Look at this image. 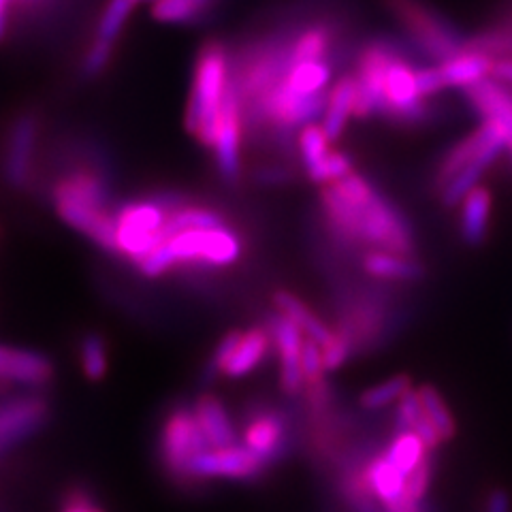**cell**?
Instances as JSON below:
<instances>
[{
	"label": "cell",
	"instance_id": "cell-5",
	"mask_svg": "<svg viewBox=\"0 0 512 512\" xmlns=\"http://www.w3.org/2000/svg\"><path fill=\"white\" fill-rule=\"evenodd\" d=\"M233 88V58L227 45L207 41L192 71V86L186 107V128L203 148L214 146L222 111Z\"/></svg>",
	"mask_w": 512,
	"mask_h": 512
},
{
	"label": "cell",
	"instance_id": "cell-17",
	"mask_svg": "<svg viewBox=\"0 0 512 512\" xmlns=\"http://www.w3.org/2000/svg\"><path fill=\"white\" fill-rule=\"evenodd\" d=\"M267 327L271 338H274V350L278 355L280 389L284 395L295 397L306 389V378H303L301 370V352L306 335L293 320H288L280 312H274L267 318Z\"/></svg>",
	"mask_w": 512,
	"mask_h": 512
},
{
	"label": "cell",
	"instance_id": "cell-26",
	"mask_svg": "<svg viewBox=\"0 0 512 512\" xmlns=\"http://www.w3.org/2000/svg\"><path fill=\"white\" fill-rule=\"evenodd\" d=\"M220 0H146L152 18L160 24L188 26L205 20Z\"/></svg>",
	"mask_w": 512,
	"mask_h": 512
},
{
	"label": "cell",
	"instance_id": "cell-30",
	"mask_svg": "<svg viewBox=\"0 0 512 512\" xmlns=\"http://www.w3.org/2000/svg\"><path fill=\"white\" fill-rule=\"evenodd\" d=\"M480 146H483V128H478L476 133H472L470 137L457 143V146L448 152V156L442 160L440 171H438V186L442 188L448 180H453L455 175L476 156Z\"/></svg>",
	"mask_w": 512,
	"mask_h": 512
},
{
	"label": "cell",
	"instance_id": "cell-24",
	"mask_svg": "<svg viewBox=\"0 0 512 512\" xmlns=\"http://www.w3.org/2000/svg\"><path fill=\"white\" fill-rule=\"evenodd\" d=\"M491 203V192L485 186L472 188L459 203V231L468 244L478 246L485 239L491 218Z\"/></svg>",
	"mask_w": 512,
	"mask_h": 512
},
{
	"label": "cell",
	"instance_id": "cell-25",
	"mask_svg": "<svg viewBox=\"0 0 512 512\" xmlns=\"http://www.w3.org/2000/svg\"><path fill=\"white\" fill-rule=\"evenodd\" d=\"M493 62L478 52H459L451 58L442 60L440 71L446 82V88H474L485 82L491 75Z\"/></svg>",
	"mask_w": 512,
	"mask_h": 512
},
{
	"label": "cell",
	"instance_id": "cell-3",
	"mask_svg": "<svg viewBox=\"0 0 512 512\" xmlns=\"http://www.w3.org/2000/svg\"><path fill=\"white\" fill-rule=\"evenodd\" d=\"M357 118L380 114L391 120L414 122L425 116V96L416 86V71L389 43H370L357 64Z\"/></svg>",
	"mask_w": 512,
	"mask_h": 512
},
{
	"label": "cell",
	"instance_id": "cell-18",
	"mask_svg": "<svg viewBox=\"0 0 512 512\" xmlns=\"http://www.w3.org/2000/svg\"><path fill=\"white\" fill-rule=\"evenodd\" d=\"M54 380V363L39 350L0 346V382L43 389Z\"/></svg>",
	"mask_w": 512,
	"mask_h": 512
},
{
	"label": "cell",
	"instance_id": "cell-20",
	"mask_svg": "<svg viewBox=\"0 0 512 512\" xmlns=\"http://www.w3.org/2000/svg\"><path fill=\"white\" fill-rule=\"evenodd\" d=\"M274 350V338H271L267 325H254L246 329L239 338V344L233 352V357L224 370V376L237 380L250 376L256 367H261L265 359Z\"/></svg>",
	"mask_w": 512,
	"mask_h": 512
},
{
	"label": "cell",
	"instance_id": "cell-28",
	"mask_svg": "<svg viewBox=\"0 0 512 512\" xmlns=\"http://www.w3.org/2000/svg\"><path fill=\"white\" fill-rule=\"evenodd\" d=\"M470 99L480 111H483L485 118H495L506 126L512 148V96L498 86L483 82L470 88Z\"/></svg>",
	"mask_w": 512,
	"mask_h": 512
},
{
	"label": "cell",
	"instance_id": "cell-22",
	"mask_svg": "<svg viewBox=\"0 0 512 512\" xmlns=\"http://www.w3.org/2000/svg\"><path fill=\"white\" fill-rule=\"evenodd\" d=\"M361 265L367 276L384 282H414L423 276L421 265L404 252L370 250Z\"/></svg>",
	"mask_w": 512,
	"mask_h": 512
},
{
	"label": "cell",
	"instance_id": "cell-34",
	"mask_svg": "<svg viewBox=\"0 0 512 512\" xmlns=\"http://www.w3.org/2000/svg\"><path fill=\"white\" fill-rule=\"evenodd\" d=\"M244 331L239 329H233L229 333L222 335V340L216 344V348L212 350V357L210 361H207V367H205V374L207 378H218V376H224V370H227V365L233 357V352L239 344V338H242Z\"/></svg>",
	"mask_w": 512,
	"mask_h": 512
},
{
	"label": "cell",
	"instance_id": "cell-35",
	"mask_svg": "<svg viewBox=\"0 0 512 512\" xmlns=\"http://www.w3.org/2000/svg\"><path fill=\"white\" fill-rule=\"evenodd\" d=\"M416 86H419V92L425 96H434L446 88V82L442 77L440 67L436 69H416Z\"/></svg>",
	"mask_w": 512,
	"mask_h": 512
},
{
	"label": "cell",
	"instance_id": "cell-4",
	"mask_svg": "<svg viewBox=\"0 0 512 512\" xmlns=\"http://www.w3.org/2000/svg\"><path fill=\"white\" fill-rule=\"evenodd\" d=\"M58 218L107 254L116 252V210L111 188L101 169L73 165L62 171L50 188Z\"/></svg>",
	"mask_w": 512,
	"mask_h": 512
},
{
	"label": "cell",
	"instance_id": "cell-16",
	"mask_svg": "<svg viewBox=\"0 0 512 512\" xmlns=\"http://www.w3.org/2000/svg\"><path fill=\"white\" fill-rule=\"evenodd\" d=\"M391 9L399 15L410 35L436 58H451L461 52V41L434 13L427 11L416 0H387Z\"/></svg>",
	"mask_w": 512,
	"mask_h": 512
},
{
	"label": "cell",
	"instance_id": "cell-9",
	"mask_svg": "<svg viewBox=\"0 0 512 512\" xmlns=\"http://www.w3.org/2000/svg\"><path fill=\"white\" fill-rule=\"evenodd\" d=\"M52 406L50 399L37 389L11 395L0 402V457L11 448L37 436L50 423Z\"/></svg>",
	"mask_w": 512,
	"mask_h": 512
},
{
	"label": "cell",
	"instance_id": "cell-6",
	"mask_svg": "<svg viewBox=\"0 0 512 512\" xmlns=\"http://www.w3.org/2000/svg\"><path fill=\"white\" fill-rule=\"evenodd\" d=\"M207 448L212 446L207 442L192 406H173L165 414L163 423H160L156 446L160 468H163L165 476L173 485L188 491L201 487L195 474H192V466Z\"/></svg>",
	"mask_w": 512,
	"mask_h": 512
},
{
	"label": "cell",
	"instance_id": "cell-11",
	"mask_svg": "<svg viewBox=\"0 0 512 512\" xmlns=\"http://www.w3.org/2000/svg\"><path fill=\"white\" fill-rule=\"evenodd\" d=\"M301 165L314 184H333L352 173L348 154L331 148V137L320 122L303 126L295 137Z\"/></svg>",
	"mask_w": 512,
	"mask_h": 512
},
{
	"label": "cell",
	"instance_id": "cell-37",
	"mask_svg": "<svg viewBox=\"0 0 512 512\" xmlns=\"http://www.w3.org/2000/svg\"><path fill=\"white\" fill-rule=\"evenodd\" d=\"M13 5L15 0H0V43H3L13 26Z\"/></svg>",
	"mask_w": 512,
	"mask_h": 512
},
{
	"label": "cell",
	"instance_id": "cell-8",
	"mask_svg": "<svg viewBox=\"0 0 512 512\" xmlns=\"http://www.w3.org/2000/svg\"><path fill=\"white\" fill-rule=\"evenodd\" d=\"M242 440L248 451H252L271 470L276 463L291 455V414L265 402L252 404L244 412Z\"/></svg>",
	"mask_w": 512,
	"mask_h": 512
},
{
	"label": "cell",
	"instance_id": "cell-15",
	"mask_svg": "<svg viewBox=\"0 0 512 512\" xmlns=\"http://www.w3.org/2000/svg\"><path fill=\"white\" fill-rule=\"evenodd\" d=\"M244 135H246L244 107H242V99H239L235 82H233L227 107H224V111H222L216 141L212 146L220 178L229 184H235L239 178H242Z\"/></svg>",
	"mask_w": 512,
	"mask_h": 512
},
{
	"label": "cell",
	"instance_id": "cell-14",
	"mask_svg": "<svg viewBox=\"0 0 512 512\" xmlns=\"http://www.w3.org/2000/svg\"><path fill=\"white\" fill-rule=\"evenodd\" d=\"M41 137V120L26 111L13 120L5 146V178L15 190H24L35 178V160Z\"/></svg>",
	"mask_w": 512,
	"mask_h": 512
},
{
	"label": "cell",
	"instance_id": "cell-7",
	"mask_svg": "<svg viewBox=\"0 0 512 512\" xmlns=\"http://www.w3.org/2000/svg\"><path fill=\"white\" fill-rule=\"evenodd\" d=\"M175 195H150L116 207V252L122 261L139 265L160 244Z\"/></svg>",
	"mask_w": 512,
	"mask_h": 512
},
{
	"label": "cell",
	"instance_id": "cell-12",
	"mask_svg": "<svg viewBox=\"0 0 512 512\" xmlns=\"http://www.w3.org/2000/svg\"><path fill=\"white\" fill-rule=\"evenodd\" d=\"M197 483L203 485L205 480H237V483H259L269 468L246 446H227V448H207L203 455L197 457L192 466Z\"/></svg>",
	"mask_w": 512,
	"mask_h": 512
},
{
	"label": "cell",
	"instance_id": "cell-23",
	"mask_svg": "<svg viewBox=\"0 0 512 512\" xmlns=\"http://www.w3.org/2000/svg\"><path fill=\"white\" fill-rule=\"evenodd\" d=\"M274 308L288 320H293V323L303 331L306 338L318 342L320 346H327L333 340L335 331H331L323 323V320L318 318V314L312 308H308L306 303H303L291 291H276L274 293Z\"/></svg>",
	"mask_w": 512,
	"mask_h": 512
},
{
	"label": "cell",
	"instance_id": "cell-36",
	"mask_svg": "<svg viewBox=\"0 0 512 512\" xmlns=\"http://www.w3.org/2000/svg\"><path fill=\"white\" fill-rule=\"evenodd\" d=\"M56 0H15L13 22L15 20H35L37 15L47 13Z\"/></svg>",
	"mask_w": 512,
	"mask_h": 512
},
{
	"label": "cell",
	"instance_id": "cell-2",
	"mask_svg": "<svg viewBox=\"0 0 512 512\" xmlns=\"http://www.w3.org/2000/svg\"><path fill=\"white\" fill-rule=\"evenodd\" d=\"M320 207L329 233L346 246L404 254L412 248V231L402 212L355 171L325 186Z\"/></svg>",
	"mask_w": 512,
	"mask_h": 512
},
{
	"label": "cell",
	"instance_id": "cell-32",
	"mask_svg": "<svg viewBox=\"0 0 512 512\" xmlns=\"http://www.w3.org/2000/svg\"><path fill=\"white\" fill-rule=\"evenodd\" d=\"M419 397H421V404H423V408L429 416V421L434 423V427L438 429V434L442 436V440H451L455 436L457 427H455L453 414L448 412L440 393L434 387H421Z\"/></svg>",
	"mask_w": 512,
	"mask_h": 512
},
{
	"label": "cell",
	"instance_id": "cell-39",
	"mask_svg": "<svg viewBox=\"0 0 512 512\" xmlns=\"http://www.w3.org/2000/svg\"><path fill=\"white\" fill-rule=\"evenodd\" d=\"M491 75H493L495 79H500V82H504V84H512V60L493 62Z\"/></svg>",
	"mask_w": 512,
	"mask_h": 512
},
{
	"label": "cell",
	"instance_id": "cell-21",
	"mask_svg": "<svg viewBox=\"0 0 512 512\" xmlns=\"http://www.w3.org/2000/svg\"><path fill=\"white\" fill-rule=\"evenodd\" d=\"M192 410H195L197 421L212 448H227L237 444L239 436L235 431V425L231 421L227 406L222 404V399L218 395L201 393L195 399V404H192Z\"/></svg>",
	"mask_w": 512,
	"mask_h": 512
},
{
	"label": "cell",
	"instance_id": "cell-27",
	"mask_svg": "<svg viewBox=\"0 0 512 512\" xmlns=\"http://www.w3.org/2000/svg\"><path fill=\"white\" fill-rule=\"evenodd\" d=\"M77 359L82 374L90 382H103L109 372V350L101 333L88 331L77 346Z\"/></svg>",
	"mask_w": 512,
	"mask_h": 512
},
{
	"label": "cell",
	"instance_id": "cell-19",
	"mask_svg": "<svg viewBox=\"0 0 512 512\" xmlns=\"http://www.w3.org/2000/svg\"><path fill=\"white\" fill-rule=\"evenodd\" d=\"M359 107V82L355 75H344L329 90L327 107L320 124L331 137V141L340 139L346 131L350 118H357Z\"/></svg>",
	"mask_w": 512,
	"mask_h": 512
},
{
	"label": "cell",
	"instance_id": "cell-1",
	"mask_svg": "<svg viewBox=\"0 0 512 512\" xmlns=\"http://www.w3.org/2000/svg\"><path fill=\"white\" fill-rule=\"evenodd\" d=\"M244 254L246 237L220 210L175 197L160 244L135 269L146 280H160L175 271L218 274L237 267Z\"/></svg>",
	"mask_w": 512,
	"mask_h": 512
},
{
	"label": "cell",
	"instance_id": "cell-38",
	"mask_svg": "<svg viewBox=\"0 0 512 512\" xmlns=\"http://www.w3.org/2000/svg\"><path fill=\"white\" fill-rule=\"evenodd\" d=\"M485 512H510V498L506 491H493L485 504Z\"/></svg>",
	"mask_w": 512,
	"mask_h": 512
},
{
	"label": "cell",
	"instance_id": "cell-13",
	"mask_svg": "<svg viewBox=\"0 0 512 512\" xmlns=\"http://www.w3.org/2000/svg\"><path fill=\"white\" fill-rule=\"evenodd\" d=\"M480 128H483V146H480L476 156L455 175L453 180H448L440 188L444 205H459L463 197L478 186V180L483 178L485 171L495 163V158H498L506 148H510V135L500 120L485 118Z\"/></svg>",
	"mask_w": 512,
	"mask_h": 512
},
{
	"label": "cell",
	"instance_id": "cell-10",
	"mask_svg": "<svg viewBox=\"0 0 512 512\" xmlns=\"http://www.w3.org/2000/svg\"><path fill=\"white\" fill-rule=\"evenodd\" d=\"M143 3L146 0H107L99 20L94 24L92 39L86 47L82 64H79V71H82L86 79H96L107 71L111 58H114L116 43L122 37L128 20Z\"/></svg>",
	"mask_w": 512,
	"mask_h": 512
},
{
	"label": "cell",
	"instance_id": "cell-31",
	"mask_svg": "<svg viewBox=\"0 0 512 512\" xmlns=\"http://www.w3.org/2000/svg\"><path fill=\"white\" fill-rule=\"evenodd\" d=\"M408 391H410V378L399 374L376 384L372 389H367L361 395L359 404L363 410H382L391 404H397Z\"/></svg>",
	"mask_w": 512,
	"mask_h": 512
},
{
	"label": "cell",
	"instance_id": "cell-33",
	"mask_svg": "<svg viewBox=\"0 0 512 512\" xmlns=\"http://www.w3.org/2000/svg\"><path fill=\"white\" fill-rule=\"evenodd\" d=\"M58 512H107L86 483H73L60 498Z\"/></svg>",
	"mask_w": 512,
	"mask_h": 512
},
{
	"label": "cell",
	"instance_id": "cell-29",
	"mask_svg": "<svg viewBox=\"0 0 512 512\" xmlns=\"http://www.w3.org/2000/svg\"><path fill=\"white\" fill-rule=\"evenodd\" d=\"M427 451L429 446L419 434H414V431H399L384 455L389 457V461L397 470H402L406 476H410L421 463L429 459Z\"/></svg>",
	"mask_w": 512,
	"mask_h": 512
}]
</instances>
